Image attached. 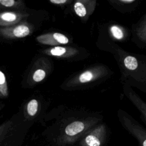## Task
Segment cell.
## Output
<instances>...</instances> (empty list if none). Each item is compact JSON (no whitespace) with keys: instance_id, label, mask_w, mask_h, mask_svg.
Wrapping results in <instances>:
<instances>
[{"instance_id":"obj_1","label":"cell","mask_w":146,"mask_h":146,"mask_svg":"<svg viewBox=\"0 0 146 146\" xmlns=\"http://www.w3.org/2000/svg\"><path fill=\"white\" fill-rule=\"evenodd\" d=\"M108 132L104 124L94 126L85 133L75 146H107Z\"/></svg>"},{"instance_id":"obj_2","label":"cell","mask_w":146,"mask_h":146,"mask_svg":"<svg viewBox=\"0 0 146 146\" xmlns=\"http://www.w3.org/2000/svg\"><path fill=\"white\" fill-rule=\"evenodd\" d=\"M16 128L11 123L0 125V146H23L26 132Z\"/></svg>"},{"instance_id":"obj_3","label":"cell","mask_w":146,"mask_h":146,"mask_svg":"<svg viewBox=\"0 0 146 146\" xmlns=\"http://www.w3.org/2000/svg\"><path fill=\"white\" fill-rule=\"evenodd\" d=\"M125 129L137 141L139 146H146V129L136 121L128 117L121 120Z\"/></svg>"},{"instance_id":"obj_4","label":"cell","mask_w":146,"mask_h":146,"mask_svg":"<svg viewBox=\"0 0 146 146\" xmlns=\"http://www.w3.org/2000/svg\"><path fill=\"white\" fill-rule=\"evenodd\" d=\"M30 30L28 27L25 25H19L15 27L13 31L15 36L18 38H23L29 34Z\"/></svg>"},{"instance_id":"obj_5","label":"cell","mask_w":146,"mask_h":146,"mask_svg":"<svg viewBox=\"0 0 146 146\" xmlns=\"http://www.w3.org/2000/svg\"><path fill=\"white\" fill-rule=\"evenodd\" d=\"M125 66L130 70H135L138 66L137 59L132 56H127L124 60Z\"/></svg>"},{"instance_id":"obj_6","label":"cell","mask_w":146,"mask_h":146,"mask_svg":"<svg viewBox=\"0 0 146 146\" xmlns=\"http://www.w3.org/2000/svg\"><path fill=\"white\" fill-rule=\"evenodd\" d=\"M38 102L35 99H33L29 102L27 107V111L28 114L31 116H34L38 111Z\"/></svg>"},{"instance_id":"obj_7","label":"cell","mask_w":146,"mask_h":146,"mask_svg":"<svg viewBox=\"0 0 146 146\" xmlns=\"http://www.w3.org/2000/svg\"><path fill=\"white\" fill-rule=\"evenodd\" d=\"M74 10L76 14L80 17H83L86 14V9L84 5L79 2H77L74 5Z\"/></svg>"},{"instance_id":"obj_8","label":"cell","mask_w":146,"mask_h":146,"mask_svg":"<svg viewBox=\"0 0 146 146\" xmlns=\"http://www.w3.org/2000/svg\"><path fill=\"white\" fill-rule=\"evenodd\" d=\"M92 78L93 74L91 72L86 71L80 75L79 79L81 83H85L90 81Z\"/></svg>"},{"instance_id":"obj_9","label":"cell","mask_w":146,"mask_h":146,"mask_svg":"<svg viewBox=\"0 0 146 146\" xmlns=\"http://www.w3.org/2000/svg\"><path fill=\"white\" fill-rule=\"evenodd\" d=\"M53 37L58 42L61 44H67L68 42V38L65 35L60 33H54L53 34Z\"/></svg>"},{"instance_id":"obj_10","label":"cell","mask_w":146,"mask_h":146,"mask_svg":"<svg viewBox=\"0 0 146 146\" xmlns=\"http://www.w3.org/2000/svg\"><path fill=\"white\" fill-rule=\"evenodd\" d=\"M45 75H46L45 72L43 70L39 69L35 72L33 75V79L34 80V81L38 82L42 80L45 77Z\"/></svg>"},{"instance_id":"obj_11","label":"cell","mask_w":146,"mask_h":146,"mask_svg":"<svg viewBox=\"0 0 146 146\" xmlns=\"http://www.w3.org/2000/svg\"><path fill=\"white\" fill-rule=\"evenodd\" d=\"M111 32L113 36L117 39H121L123 37V33L121 29H120L118 27L113 26L111 29Z\"/></svg>"},{"instance_id":"obj_12","label":"cell","mask_w":146,"mask_h":146,"mask_svg":"<svg viewBox=\"0 0 146 146\" xmlns=\"http://www.w3.org/2000/svg\"><path fill=\"white\" fill-rule=\"evenodd\" d=\"M66 48L62 47H55L50 50V52L52 55L60 56L66 52Z\"/></svg>"},{"instance_id":"obj_13","label":"cell","mask_w":146,"mask_h":146,"mask_svg":"<svg viewBox=\"0 0 146 146\" xmlns=\"http://www.w3.org/2000/svg\"><path fill=\"white\" fill-rule=\"evenodd\" d=\"M1 18L6 22H13L16 19V15L11 13H5L1 15Z\"/></svg>"},{"instance_id":"obj_14","label":"cell","mask_w":146,"mask_h":146,"mask_svg":"<svg viewBox=\"0 0 146 146\" xmlns=\"http://www.w3.org/2000/svg\"><path fill=\"white\" fill-rule=\"evenodd\" d=\"M0 3L6 7H10L14 5L15 1L14 0H0Z\"/></svg>"},{"instance_id":"obj_15","label":"cell","mask_w":146,"mask_h":146,"mask_svg":"<svg viewBox=\"0 0 146 146\" xmlns=\"http://www.w3.org/2000/svg\"><path fill=\"white\" fill-rule=\"evenodd\" d=\"M6 84V78L3 73L0 71V85Z\"/></svg>"},{"instance_id":"obj_16","label":"cell","mask_w":146,"mask_h":146,"mask_svg":"<svg viewBox=\"0 0 146 146\" xmlns=\"http://www.w3.org/2000/svg\"><path fill=\"white\" fill-rule=\"evenodd\" d=\"M50 2L56 4H60V3H64L67 2L66 0H50Z\"/></svg>"},{"instance_id":"obj_17","label":"cell","mask_w":146,"mask_h":146,"mask_svg":"<svg viewBox=\"0 0 146 146\" xmlns=\"http://www.w3.org/2000/svg\"><path fill=\"white\" fill-rule=\"evenodd\" d=\"M133 0H122L121 2H133Z\"/></svg>"}]
</instances>
